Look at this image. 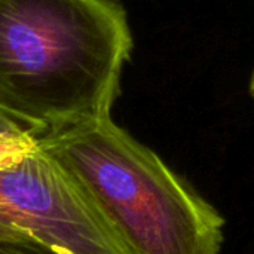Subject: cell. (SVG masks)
Wrapping results in <instances>:
<instances>
[{
  "mask_svg": "<svg viewBox=\"0 0 254 254\" xmlns=\"http://www.w3.org/2000/svg\"><path fill=\"white\" fill-rule=\"evenodd\" d=\"M0 254H54L45 249L34 247L19 241L0 240Z\"/></svg>",
  "mask_w": 254,
  "mask_h": 254,
  "instance_id": "obj_5",
  "label": "cell"
},
{
  "mask_svg": "<svg viewBox=\"0 0 254 254\" xmlns=\"http://www.w3.org/2000/svg\"><path fill=\"white\" fill-rule=\"evenodd\" d=\"M0 132H34V131L28 128L25 124H22L21 121L0 110Z\"/></svg>",
  "mask_w": 254,
  "mask_h": 254,
  "instance_id": "obj_6",
  "label": "cell"
},
{
  "mask_svg": "<svg viewBox=\"0 0 254 254\" xmlns=\"http://www.w3.org/2000/svg\"><path fill=\"white\" fill-rule=\"evenodd\" d=\"M37 141L86 188L131 254H222L223 216L110 115Z\"/></svg>",
  "mask_w": 254,
  "mask_h": 254,
  "instance_id": "obj_2",
  "label": "cell"
},
{
  "mask_svg": "<svg viewBox=\"0 0 254 254\" xmlns=\"http://www.w3.org/2000/svg\"><path fill=\"white\" fill-rule=\"evenodd\" d=\"M37 147L34 132H0V170L13 167Z\"/></svg>",
  "mask_w": 254,
  "mask_h": 254,
  "instance_id": "obj_4",
  "label": "cell"
},
{
  "mask_svg": "<svg viewBox=\"0 0 254 254\" xmlns=\"http://www.w3.org/2000/svg\"><path fill=\"white\" fill-rule=\"evenodd\" d=\"M249 92H250L252 98L254 100V70L253 73H252V76H250V82H249Z\"/></svg>",
  "mask_w": 254,
  "mask_h": 254,
  "instance_id": "obj_7",
  "label": "cell"
},
{
  "mask_svg": "<svg viewBox=\"0 0 254 254\" xmlns=\"http://www.w3.org/2000/svg\"><path fill=\"white\" fill-rule=\"evenodd\" d=\"M0 240L54 254H131L86 188L39 141L0 170Z\"/></svg>",
  "mask_w": 254,
  "mask_h": 254,
  "instance_id": "obj_3",
  "label": "cell"
},
{
  "mask_svg": "<svg viewBox=\"0 0 254 254\" xmlns=\"http://www.w3.org/2000/svg\"><path fill=\"white\" fill-rule=\"evenodd\" d=\"M132 46L118 0H0V110L37 135L110 115Z\"/></svg>",
  "mask_w": 254,
  "mask_h": 254,
  "instance_id": "obj_1",
  "label": "cell"
}]
</instances>
